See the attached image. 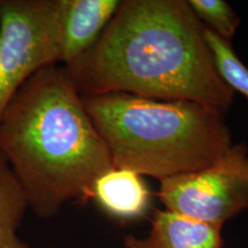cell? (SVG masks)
Listing matches in <instances>:
<instances>
[{
  "label": "cell",
  "mask_w": 248,
  "mask_h": 248,
  "mask_svg": "<svg viewBox=\"0 0 248 248\" xmlns=\"http://www.w3.org/2000/svg\"><path fill=\"white\" fill-rule=\"evenodd\" d=\"M222 229L169 209L156 210L147 237L128 235L124 248H222Z\"/></svg>",
  "instance_id": "cell-7"
},
{
  "label": "cell",
  "mask_w": 248,
  "mask_h": 248,
  "mask_svg": "<svg viewBox=\"0 0 248 248\" xmlns=\"http://www.w3.org/2000/svg\"><path fill=\"white\" fill-rule=\"evenodd\" d=\"M82 98L114 168L163 181L206 168L233 144L224 114L197 102L126 93Z\"/></svg>",
  "instance_id": "cell-3"
},
{
  "label": "cell",
  "mask_w": 248,
  "mask_h": 248,
  "mask_svg": "<svg viewBox=\"0 0 248 248\" xmlns=\"http://www.w3.org/2000/svg\"><path fill=\"white\" fill-rule=\"evenodd\" d=\"M0 153L42 218L73 200L113 168L109 151L64 67L43 68L24 83L0 117Z\"/></svg>",
  "instance_id": "cell-2"
},
{
  "label": "cell",
  "mask_w": 248,
  "mask_h": 248,
  "mask_svg": "<svg viewBox=\"0 0 248 248\" xmlns=\"http://www.w3.org/2000/svg\"><path fill=\"white\" fill-rule=\"evenodd\" d=\"M28 209L26 194L0 153V248H30L18 235Z\"/></svg>",
  "instance_id": "cell-9"
},
{
  "label": "cell",
  "mask_w": 248,
  "mask_h": 248,
  "mask_svg": "<svg viewBox=\"0 0 248 248\" xmlns=\"http://www.w3.org/2000/svg\"><path fill=\"white\" fill-rule=\"evenodd\" d=\"M204 37L219 75L234 92L241 93L248 100V67L235 53L231 43L221 39L206 28Z\"/></svg>",
  "instance_id": "cell-10"
},
{
  "label": "cell",
  "mask_w": 248,
  "mask_h": 248,
  "mask_svg": "<svg viewBox=\"0 0 248 248\" xmlns=\"http://www.w3.org/2000/svg\"><path fill=\"white\" fill-rule=\"evenodd\" d=\"M166 209L204 223L224 225L248 209V147L232 144L206 168L160 181Z\"/></svg>",
  "instance_id": "cell-5"
},
{
  "label": "cell",
  "mask_w": 248,
  "mask_h": 248,
  "mask_svg": "<svg viewBox=\"0 0 248 248\" xmlns=\"http://www.w3.org/2000/svg\"><path fill=\"white\" fill-rule=\"evenodd\" d=\"M187 2L206 29L231 43L240 20L228 2L224 0H190Z\"/></svg>",
  "instance_id": "cell-11"
},
{
  "label": "cell",
  "mask_w": 248,
  "mask_h": 248,
  "mask_svg": "<svg viewBox=\"0 0 248 248\" xmlns=\"http://www.w3.org/2000/svg\"><path fill=\"white\" fill-rule=\"evenodd\" d=\"M58 62V0H0V117L28 79Z\"/></svg>",
  "instance_id": "cell-4"
},
{
  "label": "cell",
  "mask_w": 248,
  "mask_h": 248,
  "mask_svg": "<svg viewBox=\"0 0 248 248\" xmlns=\"http://www.w3.org/2000/svg\"><path fill=\"white\" fill-rule=\"evenodd\" d=\"M48 248H57V247H48Z\"/></svg>",
  "instance_id": "cell-12"
},
{
  "label": "cell",
  "mask_w": 248,
  "mask_h": 248,
  "mask_svg": "<svg viewBox=\"0 0 248 248\" xmlns=\"http://www.w3.org/2000/svg\"><path fill=\"white\" fill-rule=\"evenodd\" d=\"M122 1L58 0L60 62L69 67L97 43Z\"/></svg>",
  "instance_id": "cell-6"
},
{
  "label": "cell",
  "mask_w": 248,
  "mask_h": 248,
  "mask_svg": "<svg viewBox=\"0 0 248 248\" xmlns=\"http://www.w3.org/2000/svg\"><path fill=\"white\" fill-rule=\"evenodd\" d=\"M90 199L114 218L131 221L147 213L151 192L139 173L113 167L94 182Z\"/></svg>",
  "instance_id": "cell-8"
},
{
  "label": "cell",
  "mask_w": 248,
  "mask_h": 248,
  "mask_svg": "<svg viewBox=\"0 0 248 248\" xmlns=\"http://www.w3.org/2000/svg\"><path fill=\"white\" fill-rule=\"evenodd\" d=\"M82 95L184 100L225 114L234 91L185 0H126L92 48L64 67Z\"/></svg>",
  "instance_id": "cell-1"
}]
</instances>
